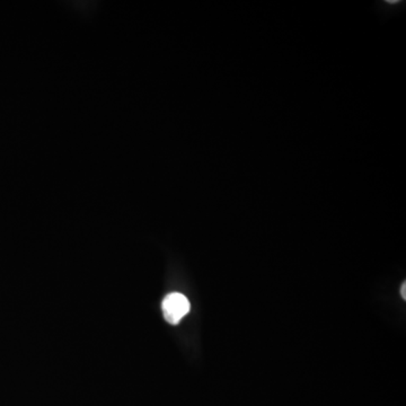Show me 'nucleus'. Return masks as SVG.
Instances as JSON below:
<instances>
[{
    "mask_svg": "<svg viewBox=\"0 0 406 406\" xmlns=\"http://www.w3.org/2000/svg\"><path fill=\"white\" fill-rule=\"evenodd\" d=\"M190 308L191 306L189 299L179 292L166 296L161 304L164 318L172 325L179 324L186 314L189 313Z\"/></svg>",
    "mask_w": 406,
    "mask_h": 406,
    "instance_id": "obj_1",
    "label": "nucleus"
},
{
    "mask_svg": "<svg viewBox=\"0 0 406 406\" xmlns=\"http://www.w3.org/2000/svg\"><path fill=\"white\" fill-rule=\"evenodd\" d=\"M400 295H402L403 299H406V283L402 285V288H400Z\"/></svg>",
    "mask_w": 406,
    "mask_h": 406,
    "instance_id": "obj_2",
    "label": "nucleus"
}]
</instances>
